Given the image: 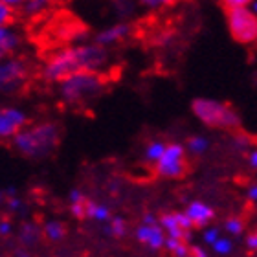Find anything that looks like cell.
Listing matches in <instances>:
<instances>
[{"mask_svg": "<svg viewBox=\"0 0 257 257\" xmlns=\"http://www.w3.org/2000/svg\"><path fill=\"white\" fill-rule=\"evenodd\" d=\"M105 50L101 46H75L55 52L43 68L44 79L63 83L81 72H96L105 63Z\"/></svg>", "mask_w": 257, "mask_h": 257, "instance_id": "cell-1", "label": "cell"}, {"mask_svg": "<svg viewBox=\"0 0 257 257\" xmlns=\"http://www.w3.org/2000/svg\"><path fill=\"white\" fill-rule=\"evenodd\" d=\"M22 156L26 158H44L54 153V149L61 142V127L54 121L43 123H28L11 140Z\"/></svg>", "mask_w": 257, "mask_h": 257, "instance_id": "cell-2", "label": "cell"}, {"mask_svg": "<svg viewBox=\"0 0 257 257\" xmlns=\"http://www.w3.org/2000/svg\"><path fill=\"white\" fill-rule=\"evenodd\" d=\"M191 110L202 123L211 128H222V131H235L241 127L239 114L226 103L215 101V99H193Z\"/></svg>", "mask_w": 257, "mask_h": 257, "instance_id": "cell-3", "label": "cell"}, {"mask_svg": "<svg viewBox=\"0 0 257 257\" xmlns=\"http://www.w3.org/2000/svg\"><path fill=\"white\" fill-rule=\"evenodd\" d=\"M231 39L239 44H253L257 41V15L248 8L224 10Z\"/></svg>", "mask_w": 257, "mask_h": 257, "instance_id": "cell-4", "label": "cell"}, {"mask_svg": "<svg viewBox=\"0 0 257 257\" xmlns=\"http://www.w3.org/2000/svg\"><path fill=\"white\" fill-rule=\"evenodd\" d=\"M101 81L96 72H81L61 83V96L66 103H83L99 92Z\"/></svg>", "mask_w": 257, "mask_h": 257, "instance_id": "cell-5", "label": "cell"}, {"mask_svg": "<svg viewBox=\"0 0 257 257\" xmlns=\"http://www.w3.org/2000/svg\"><path fill=\"white\" fill-rule=\"evenodd\" d=\"M189 171L191 162L180 144H167L164 155L155 164V173L162 178H184Z\"/></svg>", "mask_w": 257, "mask_h": 257, "instance_id": "cell-6", "label": "cell"}, {"mask_svg": "<svg viewBox=\"0 0 257 257\" xmlns=\"http://www.w3.org/2000/svg\"><path fill=\"white\" fill-rule=\"evenodd\" d=\"M28 74L26 63L17 57H8L0 61V90L13 92L24 83Z\"/></svg>", "mask_w": 257, "mask_h": 257, "instance_id": "cell-7", "label": "cell"}, {"mask_svg": "<svg viewBox=\"0 0 257 257\" xmlns=\"http://www.w3.org/2000/svg\"><path fill=\"white\" fill-rule=\"evenodd\" d=\"M26 125L28 116L22 108L0 105V140H13Z\"/></svg>", "mask_w": 257, "mask_h": 257, "instance_id": "cell-8", "label": "cell"}, {"mask_svg": "<svg viewBox=\"0 0 257 257\" xmlns=\"http://www.w3.org/2000/svg\"><path fill=\"white\" fill-rule=\"evenodd\" d=\"M158 222H160L162 230L167 231V237H173V239H180V241L188 242L189 239V231H191V222L186 217V213L182 211H175V213H160L158 217Z\"/></svg>", "mask_w": 257, "mask_h": 257, "instance_id": "cell-9", "label": "cell"}, {"mask_svg": "<svg viewBox=\"0 0 257 257\" xmlns=\"http://www.w3.org/2000/svg\"><path fill=\"white\" fill-rule=\"evenodd\" d=\"M136 239L153 250H162L166 246V233L158 224H142L136 230Z\"/></svg>", "mask_w": 257, "mask_h": 257, "instance_id": "cell-10", "label": "cell"}, {"mask_svg": "<svg viewBox=\"0 0 257 257\" xmlns=\"http://www.w3.org/2000/svg\"><path fill=\"white\" fill-rule=\"evenodd\" d=\"M186 217L189 219L193 228H204L215 219L213 208L204 202H191L186 209Z\"/></svg>", "mask_w": 257, "mask_h": 257, "instance_id": "cell-11", "label": "cell"}, {"mask_svg": "<svg viewBox=\"0 0 257 257\" xmlns=\"http://www.w3.org/2000/svg\"><path fill=\"white\" fill-rule=\"evenodd\" d=\"M94 206H96V202L90 200L88 197H85L77 189H74V191L70 193V211H72V215H74L75 219L79 220L90 219Z\"/></svg>", "mask_w": 257, "mask_h": 257, "instance_id": "cell-12", "label": "cell"}, {"mask_svg": "<svg viewBox=\"0 0 257 257\" xmlns=\"http://www.w3.org/2000/svg\"><path fill=\"white\" fill-rule=\"evenodd\" d=\"M21 37L13 28H2L0 30V61L11 57V54L19 48Z\"/></svg>", "mask_w": 257, "mask_h": 257, "instance_id": "cell-13", "label": "cell"}, {"mask_svg": "<svg viewBox=\"0 0 257 257\" xmlns=\"http://www.w3.org/2000/svg\"><path fill=\"white\" fill-rule=\"evenodd\" d=\"M127 33H128V26H125V24H118V26L108 28V30H105V32L99 33V35L96 37V43H97V46H99V44L116 43V41H119V39H123Z\"/></svg>", "mask_w": 257, "mask_h": 257, "instance_id": "cell-14", "label": "cell"}, {"mask_svg": "<svg viewBox=\"0 0 257 257\" xmlns=\"http://www.w3.org/2000/svg\"><path fill=\"white\" fill-rule=\"evenodd\" d=\"M43 235L48 239V241H61V239H64V235H66V226L63 224V222H59V220H50V222H46L43 228Z\"/></svg>", "mask_w": 257, "mask_h": 257, "instance_id": "cell-15", "label": "cell"}, {"mask_svg": "<svg viewBox=\"0 0 257 257\" xmlns=\"http://www.w3.org/2000/svg\"><path fill=\"white\" fill-rule=\"evenodd\" d=\"M17 11L13 2L8 0H0V30L2 28H11V24L15 22Z\"/></svg>", "mask_w": 257, "mask_h": 257, "instance_id": "cell-16", "label": "cell"}, {"mask_svg": "<svg viewBox=\"0 0 257 257\" xmlns=\"http://www.w3.org/2000/svg\"><path fill=\"white\" fill-rule=\"evenodd\" d=\"M166 248L173 253V257H188L189 253V244L180 239H173V237H166Z\"/></svg>", "mask_w": 257, "mask_h": 257, "instance_id": "cell-17", "label": "cell"}, {"mask_svg": "<svg viewBox=\"0 0 257 257\" xmlns=\"http://www.w3.org/2000/svg\"><path fill=\"white\" fill-rule=\"evenodd\" d=\"M226 230L230 231V233H233V235H239V233H242L244 231V228H246V217H242V215H231L230 219L226 220Z\"/></svg>", "mask_w": 257, "mask_h": 257, "instance_id": "cell-18", "label": "cell"}, {"mask_svg": "<svg viewBox=\"0 0 257 257\" xmlns=\"http://www.w3.org/2000/svg\"><path fill=\"white\" fill-rule=\"evenodd\" d=\"M166 145L167 144H164V142H151L149 145H147V149H145V156H147V160H151V162H158L160 160V156L164 155V151H166Z\"/></svg>", "mask_w": 257, "mask_h": 257, "instance_id": "cell-19", "label": "cell"}, {"mask_svg": "<svg viewBox=\"0 0 257 257\" xmlns=\"http://www.w3.org/2000/svg\"><path fill=\"white\" fill-rule=\"evenodd\" d=\"M125 231H127V226H125V220L119 219V217H116V219H112V222H110V233H112L114 237H123Z\"/></svg>", "mask_w": 257, "mask_h": 257, "instance_id": "cell-20", "label": "cell"}, {"mask_svg": "<svg viewBox=\"0 0 257 257\" xmlns=\"http://www.w3.org/2000/svg\"><path fill=\"white\" fill-rule=\"evenodd\" d=\"M108 217H110V211H108L105 206H99V204H96L94 206V209H92V215L90 219H97V220H107Z\"/></svg>", "mask_w": 257, "mask_h": 257, "instance_id": "cell-21", "label": "cell"}, {"mask_svg": "<svg viewBox=\"0 0 257 257\" xmlns=\"http://www.w3.org/2000/svg\"><path fill=\"white\" fill-rule=\"evenodd\" d=\"M246 6H248L246 0H224V2H220L222 11L224 10H237V8H246Z\"/></svg>", "mask_w": 257, "mask_h": 257, "instance_id": "cell-22", "label": "cell"}, {"mask_svg": "<svg viewBox=\"0 0 257 257\" xmlns=\"http://www.w3.org/2000/svg\"><path fill=\"white\" fill-rule=\"evenodd\" d=\"M188 147L191 151H195V153H200V151L206 149V142L202 138H198V136H193V138H189Z\"/></svg>", "mask_w": 257, "mask_h": 257, "instance_id": "cell-23", "label": "cell"}, {"mask_svg": "<svg viewBox=\"0 0 257 257\" xmlns=\"http://www.w3.org/2000/svg\"><path fill=\"white\" fill-rule=\"evenodd\" d=\"M35 237H37V230H35V226H32V224L24 226V230H22V241L32 242V241H35Z\"/></svg>", "mask_w": 257, "mask_h": 257, "instance_id": "cell-24", "label": "cell"}, {"mask_svg": "<svg viewBox=\"0 0 257 257\" xmlns=\"http://www.w3.org/2000/svg\"><path fill=\"white\" fill-rule=\"evenodd\" d=\"M44 6H46L44 2H26V4H22V11L32 15V13H37V11L43 10Z\"/></svg>", "mask_w": 257, "mask_h": 257, "instance_id": "cell-25", "label": "cell"}, {"mask_svg": "<svg viewBox=\"0 0 257 257\" xmlns=\"http://www.w3.org/2000/svg\"><path fill=\"white\" fill-rule=\"evenodd\" d=\"M246 246L252 250V252H257V230L250 231L246 235Z\"/></svg>", "mask_w": 257, "mask_h": 257, "instance_id": "cell-26", "label": "cell"}, {"mask_svg": "<svg viewBox=\"0 0 257 257\" xmlns=\"http://www.w3.org/2000/svg\"><path fill=\"white\" fill-rule=\"evenodd\" d=\"M215 250H217V252H220V253L230 252V250H231V242L230 241H224V239H222V241H217V242H215Z\"/></svg>", "mask_w": 257, "mask_h": 257, "instance_id": "cell-27", "label": "cell"}, {"mask_svg": "<svg viewBox=\"0 0 257 257\" xmlns=\"http://www.w3.org/2000/svg\"><path fill=\"white\" fill-rule=\"evenodd\" d=\"M11 233V222L10 220H0V235H10Z\"/></svg>", "mask_w": 257, "mask_h": 257, "instance_id": "cell-28", "label": "cell"}, {"mask_svg": "<svg viewBox=\"0 0 257 257\" xmlns=\"http://www.w3.org/2000/svg\"><path fill=\"white\" fill-rule=\"evenodd\" d=\"M188 257H206V253H204L198 246H191V248H189Z\"/></svg>", "mask_w": 257, "mask_h": 257, "instance_id": "cell-29", "label": "cell"}, {"mask_svg": "<svg viewBox=\"0 0 257 257\" xmlns=\"http://www.w3.org/2000/svg\"><path fill=\"white\" fill-rule=\"evenodd\" d=\"M248 164H250L252 169H257V149L250 153V156H248Z\"/></svg>", "mask_w": 257, "mask_h": 257, "instance_id": "cell-30", "label": "cell"}, {"mask_svg": "<svg viewBox=\"0 0 257 257\" xmlns=\"http://www.w3.org/2000/svg\"><path fill=\"white\" fill-rule=\"evenodd\" d=\"M8 206H10L11 209L21 208V200H19V197H10V198H8Z\"/></svg>", "mask_w": 257, "mask_h": 257, "instance_id": "cell-31", "label": "cell"}, {"mask_svg": "<svg viewBox=\"0 0 257 257\" xmlns=\"http://www.w3.org/2000/svg\"><path fill=\"white\" fill-rule=\"evenodd\" d=\"M217 235H219V233H217V230H209L208 233H206V241H208V242H215Z\"/></svg>", "mask_w": 257, "mask_h": 257, "instance_id": "cell-32", "label": "cell"}, {"mask_svg": "<svg viewBox=\"0 0 257 257\" xmlns=\"http://www.w3.org/2000/svg\"><path fill=\"white\" fill-rule=\"evenodd\" d=\"M248 197L252 198V200H255L257 198V186H252V188L248 189Z\"/></svg>", "mask_w": 257, "mask_h": 257, "instance_id": "cell-33", "label": "cell"}, {"mask_svg": "<svg viewBox=\"0 0 257 257\" xmlns=\"http://www.w3.org/2000/svg\"><path fill=\"white\" fill-rule=\"evenodd\" d=\"M253 10H255V13H257V2H255V4H253Z\"/></svg>", "mask_w": 257, "mask_h": 257, "instance_id": "cell-34", "label": "cell"}]
</instances>
